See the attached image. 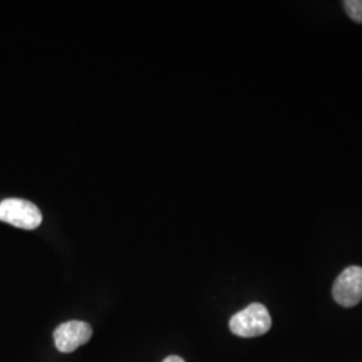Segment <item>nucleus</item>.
<instances>
[{
  "mask_svg": "<svg viewBox=\"0 0 362 362\" xmlns=\"http://www.w3.org/2000/svg\"><path fill=\"white\" fill-rule=\"evenodd\" d=\"M272 315L267 308L262 303H251L231 317L230 330L235 336L254 338L266 334L272 329Z\"/></svg>",
  "mask_w": 362,
  "mask_h": 362,
  "instance_id": "obj_1",
  "label": "nucleus"
},
{
  "mask_svg": "<svg viewBox=\"0 0 362 362\" xmlns=\"http://www.w3.org/2000/svg\"><path fill=\"white\" fill-rule=\"evenodd\" d=\"M0 220L23 230H35L42 223L39 208L22 199H6L0 203Z\"/></svg>",
  "mask_w": 362,
  "mask_h": 362,
  "instance_id": "obj_2",
  "label": "nucleus"
},
{
  "mask_svg": "<svg viewBox=\"0 0 362 362\" xmlns=\"http://www.w3.org/2000/svg\"><path fill=\"white\" fill-rule=\"evenodd\" d=\"M333 298L344 308H353L362 300V267L350 266L337 276Z\"/></svg>",
  "mask_w": 362,
  "mask_h": 362,
  "instance_id": "obj_3",
  "label": "nucleus"
},
{
  "mask_svg": "<svg viewBox=\"0 0 362 362\" xmlns=\"http://www.w3.org/2000/svg\"><path fill=\"white\" fill-rule=\"evenodd\" d=\"M93 336L90 325L83 321H69L59 325L54 332L55 348L61 353H73L88 344Z\"/></svg>",
  "mask_w": 362,
  "mask_h": 362,
  "instance_id": "obj_4",
  "label": "nucleus"
},
{
  "mask_svg": "<svg viewBox=\"0 0 362 362\" xmlns=\"http://www.w3.org/2000/svg\"><path fill=\"white\" fill-rule=\"evenodd\" d=\"M342 4L351 21L362 23V0H345Z\"/></svg>",
  "mask_w": 362,
  "mask_h": 362,
  "instance_id": "obj_5",
  "label": "nucleus"
},
{
  "mask_svg": "<svg viewBox=\"0 0 362 362\" xmlns=\"http://www.w3.org/2000/svg\"><path fill=\"white\" fill-rule=\"evenodd\" d=\"M163 362H185L181 357H179V356H169V357H167L165 360Z\"/></svg>",
  "mask_w": 362,
  "mask_h": 362,
  "instance_id": "obj_6",
  "label": "nucleus"
}]
</instances>
